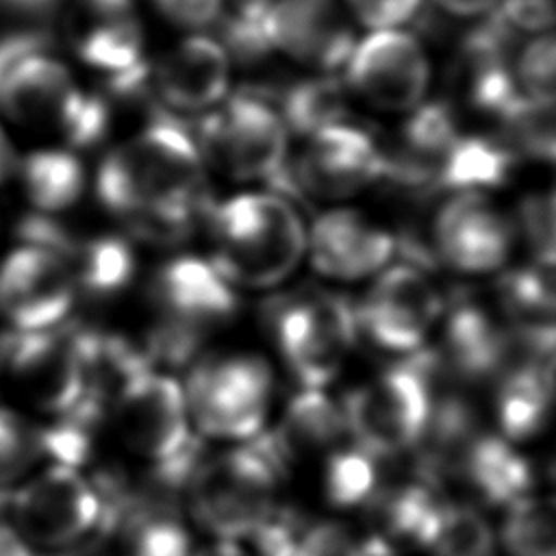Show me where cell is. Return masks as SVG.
Masks as SVG:
<instances>
[{
  "instance_id": "1",
  "label": "cell",
  "mask_w": 556,
  "mask_h": 556,
  "mask_svg": "<svg viewBox=\"0 0 556 556\" xmlns=\"http://www.w3.org/2000/svg\"><path fill=\"white\" fill-rule=\"evenodd\" d=\"M96 193L119 219L154 206H211L195 141L167 113L154 115L102 159Z\"/></svg>"
},
{
  "instance_id": "2",
  "label": "cell",
  "mask_w": 556,
  "mask_h": 556,
  "mask_svg": "<svg viewBox=\"0 0 556 556\" xmlns=\"http://www.w3.org/2000/svg\"><path fill=\"white\" fill-rule=\"evenodd\" d=\"M213 261L228 285L274 287L300 263L306 230L293 202L278 193H239L206 213Z\"/></svg>"
},
{
  "instance_id": "3",
  "label": "cell",
  "mask_w": 556,
  "mask_h": 556,
  "mask_svg": "<svg viewBox=\"0 0 556 556\" xmlns=\"http://www.w3.org/2000/svg\"><path fill=\"white\" fill-rule=\"evenodd\" d=\"M285 467L258 432L245 447H235L195 467L185 500L198 526L219 541L250 539L278 504Z\"/></svg>"
},
{
  "instance_id": "4",
  "label": "cell",
  "mask_w": 556,
  "mask_h": 556,
  "mask_svg": "<svg viewBox=\"0 0 556 556\" xmlns=\"http://www.w3.org/2000/svg\"><path fill=\"white\" fill-rule=\"evenodd\" d=\"M439 376L434 354L421 348L400 365L352 389L341 404L348 437L374 458H393L415 450Z\"/></svg>"
},
{
  "instance_id": "5",
  "label": "cell",
  "mask_w": 556,
  "mask_h": 556,
  "mask_svg": "<svg viewBox=\"0 0 556 556\" xmlns=\"http://www.w3.org/2000/svg\"><path fill=\"white\" fill-rule=\"evenodd\" d=\"M267 324L289 371L308 389H321L334 380L358 339L354 304L321 289L274 300Z\"/></svg>"
},
{
  "instance_id": "6",
  "label": "cell",
  "mask_w": 556,
  "mask_h": 556,
  "mask_svg": "<svg viewBox=\"0 0 556 556\" xmlns=\"http://www.w3.org/2000/svg\"><path fill=\"white\" fill-rule=\"evenodd\" d=\"M193 141L204 163L235 180H265L274 187L289 169V130L256 93L226 96L200 119Z\"/></svg>"
},
{
  "instance_id": "7",
  "label": "cell",
  "mask_w": 556,
  "mask_h": 556,
  "mask_svg": "<svg viewBox=\"0 0 556 556\" xmlns=\"http://www.w3.org/2000/svg\"><path fill=\"white\" fill-rule=\"evenodd\" d=\"M271 389V369L261 356L217 354L193 363L182 393L202 434L250 441L265 424Z\"/></svg>"
},
{
  "instance_id": "8",
  "label": "cell",
  "mask_w": 556,
  "mask_h": 556,
  "mask_svg": "<svg viewBox=\"0 0 556 556\" xmlns=\"http://www.w3.org/2000/svg\"><path fill=\"white\" fill-rule=\"evenodd\" d=\"M13 528L26 543L70 547L85 541L100 523V497L78 469L52 465L22 489L11 491Z\"/></svg>"
},
{
  "instance_id": "9",
  "label": "cell",
  "mask_w": 556,
  "mask_h": 556,
  "mask_svg": "<svg viewBox=\"0 0 556 556\" xmlns=\"http://www.w3.org/2000/svg\"><path fill=\"white\" fill-rule=\"evenodd\" d=\"M443 300L426 269L400 263L387 267L354 304L358 334L393 354H413L441 315Z\"/></svg>"
},
{
  "instance_id": "10",
  "label": "cell",
  "mask_w": 556,
  "mask_h": 556,
  "mask_svg": "<svg viewBox=\"0 0 556 556\" xmlns=\"http://www.w3.org/2000/svg\"><path fill=\"white\" fill-rule=\"evenodd\" d=\"M345 83L380 111H413L424 102L430 65L421 43L406 30H371L345 61Z\"/></svg>"
},
{
  "instance_id": "11",
  "label": "cell",
  "mask_w": 556,
  "mask_h": 556,
  "mask_svg": "<svg viewBox=\"0 0 556 556\" xmlns=\"http://www.w3.org/2000/svg\"><path fill=\"white\" fill-rule=\"evenodd\" d=\"M0 365L13 384L39 408L65 415L83 395L76 330H13L0 339Z\"/></svg>"
},
{
  "instance_id": "12",
  "label": "cell",
  "mask_w": 556,
  "mask_h": 556,
  "mask_svg": "<svg viewBox=\"0 0 556 556\" xmlns=\"http://www.w3.org/2000/svg\"><path fill=\"white\" fill-rule=\"evenodd\" d=\"M148 300L156 326L202 339L235 319L239 298L211 265L198 256H176L163 263L148 282Z\"/></svg>"
},
{
  "instance_id": "13",
  "label": "cell",
  "mask_w": 556,
  "mask_h": 556,
  "mask_svg": "<svg viewBox=\"0 0 556 556\" xmlns=\"http://www.w3.org/2000/svg\"><path fill=\"white\" fill-rule=\"evenodd\" d=\"M515 232V224L482 191H454L434 213L430 250L450 269L486 274L506 263Z\"/></svg>"
},
{
  "instance_id": "14",
  "label": "cell",
  "mask_w": 556,
  "mask_h": 556,
  "mask_svg": "<svg viewBox=\"0 0 556 556\" xmlns=\"http://www.w3.org/2000/svg\"><path fill=\"white\" fill-rule=\"evenodd\" d=\"M111 413L124 445L150 463L178 454L195 439L182 387L152 369L122 389Z\"/></svg>"
},
{
  "instance_id": "15",
  "label": "cell",
  "mask_w": 556,
  "mask_h": 556,
  "mask_svg": "<svg viewBox=\"0 0 556 556\" xmlns=\"http://www.w3.org/2000/svg\"><path fill=\"white\" fill-rule=\"evenodd\" d=\"M76 287L61 256L28 245L0 263V315L15 330L56 328L72 311Z\"/></svg>"
},
{
  "instance_id": "16",
  "label": "cell",
  "mask_w": 556,
  "mask_h": 556,
  "mask_svg": "<svg viewBox=\"0 0 556 556\" xmlns=\"http://www.w3.org/2000/svg\"><path fill=\"white\" fill-rule=\"evenodd\" d=\"M291 174L304 198L341 200L382 180L384 152L365 128L339 122L308 137Z\"/></svg>"
},
{
  "instance_id": "17",
  "label": "cell",
  "mask_w": 556,
  "mask_h": 556,
  "mask_svg": "<svg viewBox=\"0 0 556 556\" xmlns=\"http://www.w3.org/2000/svg\"><path fill=\"white\" fill-rule=\"evenodd\" d=\"M263 35L269 50L319 74L345 65L356 43L348 13L337 0H274L263 20Z\"/></svg>"
},
{
  "instance_id": "18",
  "label": "cell",
  "mask_w": 556,
  "mask_h": 556,
  "mask_svg": "<svg viewBox=\"0 0 556 556\" xmlns=\"http://www.w3.org/2000/svg\"><path fill=\"white\" fill-rule=\"evenodd\" d=\"M59 24L70 50L106 76L143 61V30L132 0H67Z\"/></svg>"
},
{
  "instance_id": "19",
  "label": "cell",
  "mask_w": 556,
  "mask_h": 556,
  "mask_svg": "<svg viewBox=\"0 0 556 556\" xmlns=\"http://www.w3.org/2000/svg\"><path fill=\"white\" fill-rule=\"evenodd\" d=\"M447 497L417 473L410 480L376 486L365 500L361 534L367 556H397L404 549H426L447 506Z\"/></svg>"
},
{
  "instance_id": "20",
  "label": "cell",
  "mask_w": 556,
  "mask_h": 556,
  "mask_svg": "<svg viewBox=\"0 0 556 556\" xmlns=\"http://www.w3.org/2000/svg\"><path fill=\"white\" fill-rule=\"evenodd\" d=\"M67 65L48 50L17 61L0 85V111L20 126L59 135L83 98Z\"/></svg>"
},
{
  "instance_id": "21",
  "label": "cell",
  "mask_w": 556,
  "mask_h": 556,
  "mask_svg": "<svg viewBox=\"0 0 556 556\" xmlns=\"http://www.w3.org/2000/svg\"><path fill=\"white\" fill-rule=\"evenodd\" d=\"M150 85L174 111H211L228 96L230 56L224 43L189 35L161 54L150 70Z\"/></svg>"
},
{
  "instance_id": "22",
  "label": "cell",
  "mask_w": 556,
  "mask_h": 556,
  "mask_svg": "<svg viewBox=\"0 0 556 556\" xmlns=\"http://www.w3.org/2000/svg\"><path fill=\"white\" fill-rule=\"evenodd\" d=\"M315 269L337 280L382 271L395 254V237L352 208L319 215L306 239Z\"/></svg>"
},
{
  "instance_id": "23",
  "label": "cell",
  "mask_w": 556,
  "mask_h": 556,
  "mask_svg": "<svg viewBox=\"0 0 556 556\" xmlns=\"http://www.w3.org/2000/svg\"><path fill=\"white\" fill-rule=\"evenodd\" d=\"M434 356L443 376L463 382L497 378L506 358V330L480 304L460 298L445 319Z\"/></svg>"
},
{
  "instance_id": "24",
  "label": "cell",
  "mask_w": 556,
  "mask_h": 556,
  "mask_svg": "<svg viewBox=\"0 0 556 556\" xmlns=\"http://www.w3.org/2000/svg\"><path fill=\"white\" fill-rule=\"evenodd\" d=\"M96 536L106 541L113 556H189L191 536L178 517V506L132 495L106 515Z\"/></svg>"
},
{
  "instance_id": "25",
  "label": "cell",
  "mask_w": 556,
  "mask_h": 556,
  "mask_svg": "<svg viewBox=\"0 0 556 556\" xmlns=\"http://www.w3.org/2000/svg\"><path fill=\"white\" fill-rule=\"evenodd\" d=\"M269 450L287 467L293 460L332 452L348 437L341 406L321 389L302 387L271 432H263Z\"/></svg>"
},
{
  "instance_id": "26",
  "label": "cell",
  "mask_w": 556,
  "mask_h": 556,
  "mask_svg": "<svg viewBox=\"0 0 556 556\" xmlns=\"http://www.w3.org/2000/svg\"><path fill=\"white\" fill-rule=\"evenodd\" d=\"M56 256L67 265L76 291L96 298L119 293L135 276V254L126 239L117 235L76 237L67 235Z\"/></svg>"
},
{
  "instance_id": "27",
  "label": "cell",
  "mask_w": 556,
  "mask_h": 556,
  "mask_svg": "<svg viewBox=\"0 0 556 556\" xmlns=\"http://www.w3.org/2000/svg\"><path fill=\"white\" fill-rule=\"evenodd\" d=\"M552 387V369L508 367L497 376L495 415L506 441H528L543 430L549 415Z\"/></svg>"
},
{
  "instance_id": "28",
  "label": "cell",
  "mask_w": 556,
  "mask_h": 556,
  "mask_svg": "<svg viewBox=\"0 0 556 556\" xmlns=\"http://www.w3.org/2000/svg\"><path fill=\"white\" fill-rule=\"evenodd\" d=\"M517 161L519 159L497 137L460 135L437 169L434 189L454 193L500 187L508 180Z\"/></svg>"
},
{
  "instance_id": "29",
  "label": "cell",
  "mask_w": 556,
  "mask_h": 556,
  "mask_svg": "<svg viewBox=\"0 0 556 556\" xmlns=\"http://www.w3.org/2000/svg\"><path fill=\"white\" fill-rule=\"evenodd\" d=\"M17 167L28 200L43 215L65 211L83 195L85 169L70 150H39Z\"/></svg>"
},
{
  "instance_id": "30",
  "label": "cell",
  "mask_w": 556,
  "mask_h": 556,
  "mask_svg": "<svg viewBox=\"0 0 556 556\" xmlns=\"http://www.w3.org/2000/svg\"><path fill=\"white\" fill-rule=\"evenodd\" d=\"M276 111L287 130L311 137L321 128L348 122V93L337 78L319 74L291 85Z\"/></svg>"
},
{
  "instance_id": "31",
  "label": "cell",
  "mask_w": 556,
  "mask_h": 556,
  "mask_svg": "<svg viewBox=\"0 0 556 556\" xmlns=\"http://www.w3.org/2000/svg\"><path fill=\"white\" fill-rule=\"evenodd\" d=\"M497 300L515 326H552V269L532 263L504 271L497 280Z\"/></svg>"
},
{
  "instance_id": "32",
  "label": "cell",
  "mask_w": 556,
  "mask_h": 556,
  "mask_svg": "<svg viewBox=\"0 0 556 556\" xmlns=\"http://www.w3.org/2000/svg\"><path fill=\"white\" fill-rule=\"evenodd\" d=\"M502 137H497L517 159L554 161V102L519 96L500 117Z\"/></svg>"
},
{
  "instance_id": "33",
  "label": "cell",
  "mask_w": 556,
  "mask_h": 556,
  "mask_svg": "<svg viewBox=\"0 0 556 556\" xmlns=\"http://www.w3.org/2000/svg\"><path fill=\"white\" fill-rule=\"evenodd\" d=\"M500 539L508 556H556L552 502L526 495L508 504Z\"/></svg>"
},
{
  "instance_id": "34",
  "label": "cell",
  "mask_w": 556,
  "mask_h": 556,
  "mask_svg": "<svg viewBox=\"0 0 556 556\" xmlns=\"http://www.w3.org/2000/svg\"><path fill=\"white\" fill-rule=\"evenodd\" d=\"M430 556H493L495 536L486 517L467 502H447L426 547Z\"/></svg>"
},
{
  "instance_id": "35",
  "label": "cell",
  "mask_w": 556,
  "mask_h": 556,
  "mask_svg": "<svg viewBox=\"0 0 556 556\" xmlns=\"http://www.w3.org/2000/svg\"><path fill=\"white\" fill-rule=\"evenodd\" d=\"M374 456L361 447H337L328 452L324 465V493L332 506H363L378 486V469Z\"/></svg>"
},
{
  "instance_id": "36",
  "label": "cell",
  "mask_w": 556,
  "mask_h": 556,
  "mask_svg": "<svg viewBox=\"0 0 556 556\" xmlns=\"http://www.w3.org/2000/svg\"><path fill=\"white\" fill-rule=\"evenodd\" d=\"M43 456L39 428L22 415L0 408V489L22 478Z\"/></svg>"
},
{
  "instance_id": "37",
  "label": "cell",
  "mask_w": 556,
  "mask_h": 556,
  "mask_svg": "<svg viewBox=\"0 0 556 556\" xmlns=\"http://www.w3.org/2000/svg\"><path fill=\"white\" fill-rule=\"evenodd\" d=\"M554 37L536 33L513 61V80L517 93L530 100L554 102Z\"/></svg>"
},
{
  "instance_id": "38",
  "label": "cell",
  "mask_w": 556,
  "mask_h": 556,
  "mask_svg": "<svg viewBox=\"0 0 556 556\" xmlns=\"http://www.w3.org/2000/svg\"><path fill=\"white\" fill-rule=\"evenodd\" d=\"M274 0H222L226 46L237 56H261L269 50L263 35V20Z\"/></svg>"
},
{
  "instance_id": "39",
  "label": "cell",
  "mask_w": 556,
  "mask_h": 556,
  "mask_svg": "<svg viewBox=\"0 0 556 556\" xmlns=\"http://www.w3.org/2000/svg\"><path fill=\"white\" fill-rule=\"evenodd\" d=\"M532 261L543 267H554V195L552 191H532L517 206V226Z\"/></svg>"
},
{
  "instance_id": "40",
  "label": "cell",
  "mask_w": 556,
  "mask_h": 556,
  "mask_svg": "<svg viewBox=\"0 0 556 556\" xmlns=\"http://www.w3.org/2000/svg\"><path fill=\"white\" fill-rule=\"evenodd\" d=\"M304 530L306 521L300 513L276 504L248 541H252L256 556H293Z\"/></svg>"
},
{
  "instance_id": "41",
  "label": "cell",
  "mask_w": 556,
  "mask_h": 556,
  "mask_svg": "<svg viewBox=\"0 0 556 556\" xmlns=\"http://www.w3.org/2000/svg\"><path fill=\"white\" fill-rule=\"evenodd\" d=\"M293 556H367L361 534L343 523H311L302 532Z\"/></svg>"
},
{
  "instance_id": "42",
  "label": "cell",
  "mask_w": 556,
  "mask_h": 556,
  "mask_svg": "<svg viewBox=\"0 0 556 556\" xmlns=\"http://www.w3.org/2000/svg\"><path fill=\"white\" fill-rule=\"evenodd\" d=\"M424 0H345L352 15L371 30L400 28L410 22Z\"/></svg>"
},
{
  "instance_id": "43",
  "label": "cell",
  "mask_w": 556,
  "mask_h": 556,
  "mask_svg": "<svg viewBox=\"0 0 556 556\" xmlns=\"http://www.w3.org/2000/svg\"><path fill=\"white\" fill-rule=\"evenodd\" d=\"M495 9L510 28L528 33H547L554 22V0H500Z\"/></svg>"
},
{
  "instance_id": "44",
  "label": "cell",
  "mask_w": 556,
  "mask_h": 556,
  "mask_svg": "<svg viewBox=\"0 0 556 556\" xmlns=\"http://www.w3.org/2000/svg\"><path fill=\"white\" fill-rule=\"evenodd\" d=\"M165 20L182 28H204L222 17V0H154Z\"/></svg>"
},
{
  "instance_id": "45",
  "label": "cell",
  "mask_w": 556,
  "mask_h": 556,
  "mask_svg": "<svg viewBox=\"0 0 556 556\" xmlns=\"http://www.w3.org/2000/svg\"><path fill=\"white\" fill-rule=\"evenodd\" d=\"M48 48H50V35L41 28H17L0 37V85L17 61Z\"/></svg>"
},
{
  "instance_id": "46",
  "label": "cell",
  "mask_w": 556,
  "mask_h": 556,
  "mask_svg": "<svg viewBox=\"0 0 556 556\" xmlns=\"http://www.w3.org/2000/svg\"><path fill=\"white\" fill-rule=\"evenodd\" d=\"M437 7L454 17H482L495 11L500 0H434Z\"/></svg>"
},
{
  "instance_id": "47",
  "label": "cell",
  "mask_w": 556,
  "mask_h": 556,
  "mask_svg": "<svg viewBox=\"0 0 556 556\" xmlns=\"http://www.w3.org/2000/svg\"><path fill=\"white\" fill-rule=\"evenodd\" d=\"M0 556H35L30 543H26L15 528L0 523Z\"/></svg>"
},
{
  "instance_id": "48",
  "label": "cell",
  "mask_w": 556,
  "mask_h": 556,
  "mask_svg": "<svg viewBox=\"0 0 556 556\" xmlns=\"http://www.w3.org/2000/svg\"><path fill=\"white\" fill-rule=\"evenodd\" d=\"M56 556H113V552L106 545V541L96 536V539H89V541L85 539V541H80L76 545L63 547V552L56 554Z\"/></svg>"
},
{
  "instance_id": "49",
  "label": "cell",
  "mask_w": 556,
  "mask_h": 556,
  "mask_svg": "<svg viewBox=\"0 0 556 556\" xmlns=\"http://www.w3.org/2000/svg\"><path fill=\"white\" fill-rule=\"evenodd\" d=\"M17 156H15V150L7 137V132L0 128V185L7 182L13 172L17 169Z\"/></svg>"
},
{
  "instance_id": "50",
  "label": "cell",
  "mask_w": 556,
  "mask_h": 556,
  "mask_svg": "<svg viewBox=\"0 0 556 556\" xmlns=\"http://www.w3.org/2000/svg\"><path fill=\"white\" fill-rule=\"evenodd\" d=\"M189 556H250L237 541H215L211 545H204Z\"/></svg>"
}]
</instances>
